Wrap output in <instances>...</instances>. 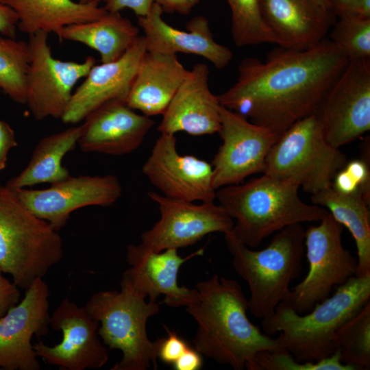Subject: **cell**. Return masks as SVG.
Instances as JSON below:
<instances>
[{
  "mask_svg": "<svg viewBox=\"0 0 370 370\" xmlns=\"http://www.w3.org/2000/svg\"><path fill=\"white\" fill-rule=\"evenodd\" d=\"M30 59L27 42L0 34V89L19 104L26 103Z\"/></svg>",
  "mask_w": 370,
  "mask_h": 370,
  "instance_id": "f546056e",
  "label": "cell"
},
{
  "mask_svg": "<svg viewBox=\"0 0 370 370\" xmlns=\"http://www.w3.org/2000/svg\"><path fill=\"white\" fill-rule=\"evenodd\" d=\"M50 325L61 331L62 341L54 346L38 341L33 345L38 357L63 370L102 368L109 360L108 349L99 338V322L86 307L64 298L55 309Z\"/></svg>",
  "mask_w": 370,
  "mask_h": 370,
  "instance_id": "5bb4252c",
  "label": "cell"
},
{
  "mask_svg": "<svg viewBox=\"0 0 370 370\" xmlns=\"http://www.w3.org/2000/svg\"><path fill=\"white\" fill-rule=\"evenodd\" d=\"M20 297L19 287L5 278L0 269V319L18 304Z\"/></svg>",
  "mask_w": 370,
  "mask_h": 370,
  "instance_id": "d590c367",
  "label": "cell"
},
{
  "mask_svg": "<svg viewBox=\"0 0 370 370\" xmlns=\"http://www.w3.org/2000/svg\"><path fill=\"white\" fill-rule=\"evenodd\" d=\"M139 29L119 12H107L97 19L62 28L60 40L82 43L97 51L101 63L121 57L139 36Z\"/></svg>",
  "mask_w": 370,
  "mask_h": 370,
  "instance_id": "484cf974",
  "label": "cell"
},
{
  "mask_svg": "<svg viewBox=\"0 0 370 370\" xmlns=\"http://www.w3.org/2000/svg\"><path fill=\"white\" fill-rule=\"evenodd\" d=\"M248 370H354L341 362L338 355L331 356L315 362H300L283 349L259 352Z\"/></svg>",
  "mask_w": 370,
  "mask_h": 370,
  "instance_id": "d6a6232c",
  "label": "cell"
},
{
  "mask_svg": "<svg viewBox=\"0 0 370 370\" xmlns=\"http://www.w3.org/2000/svg\"><path fill=\"white\" fill-rule=\"evenodd\" d=\"M222 144L212 161L213 185L219 188L241 184L262 173L266 158L279 136L237 113L220 108Z\"/></svg>",
  "mask_w": 370,
  "mask_h": 370,
  "instance_id": "4fadbf2b",
  "label": "cell"
},
{
  "mask_svg": "<svg viewBox=\"0 0 370 370\" xmlns=\"http://www.w3.org/2000/svg\"><path fill=\"white\" fill-rule=\"evenodd\" d=\"M99 323L98 334L110 349L122 352L121 360L111 370L157 369L161 338L151 341L147 332L149 317L159 312L156 301H147L136 293L121 288L120 291H99L85 305Z\"/></svg>",
  "mask_w": 370,
  "mask_h": 370,
  "instance_id": "ba28073f",
  "label": "cell"
},
{
  "mask_svg": "<svg viewBox=\"0 0 370 370\" xmlns=\"http://www.w3.org/2000/svg\"><path fill=\"white\" fill-rule=\"evenodd\" d=\"M63 256L58 232L30 212L14 189L0 186V269L27 290Z\"/></svg>",
  "mask_w": 370,
  "mask_h": 370,
  "instance_id": "8992f818",
  "label": "cell"
},
{
  "mask_svg": "<svg viewBox=\"0 0 370 370\" xmlns=\"http://www.w3.org/2000/svg\"><path fill=\"white\" fill-rule=\"evenodd\" d=\"M349 59L325 38L303 49L278 47L264 62L243 59L236 82L218 95L220 104L279 136L314 112Z\"/></svg>",
  "mask_w": 370,
  "mask_h": 370,
  "instance_id": "6da1fadb",
  "label": "cell"
},
{
  "mask_svg": "<svg viewBox=\"0 0 370 370\" xmlns=\"http://www.w3.org/2000/svg\"><path fill=\"white\" fill-rule=\"evenodd\" d=\"M224 237L234 269L248 284L249 310L261 320L269 318L301 272L305 248L301 224L288 225L278 232L260 250L247 247L231 232Z\"/></svg>",
  "mask_w": 370,
  "mask_h": 370,
  "instance_id": "5b68a950",
  "label": "cell"
},
{
  "mask_svg": "<svg viewBox=\"0 0 370 370\" xmlns=\"http://www.w3.org/2000/svg\"><path fill=\"white\" fill-rule=\"evenodd\" d=\"M16 146L14 131L7 122L0 119V171L6 166L9 151Z\"/></svg>",
  "mask_w": 370,
  "mask_h": 370,
  "instance_id": "74e56055",
  "label": "cell"
},
{
  "mask_svg": "<svg viewBox=\"0 0 370 370\" xmlns=\"http://www.w3.org/2000/svg\"><path fill=\"white\" fill-rule=\"evenodd\" d=\"M209 69L197 63L174 95L158 127L161 134L184 132L192 136L219 133L221 129L218 96L209 87Z\"/></svg>",
  "mask_w": 370,
  "mask_h": 370,
  "instance_id": "44dd1931",
  "label": "cell"
},
{
  "mask_svg": "<svg viewBox=\"0 0 370 370\" xmlns=\"http://www.w3.org/2000/svg\"><path fill=\"white\" fill-rule=\"evenodd\" d=\"M80 134L81 125L43 137L34 148L26 167L6 185L16 190L42 183L53 184L70 177L62 160L75 148Z\"/></svg>",
  "mask_w": 370,
  "mask_h": 370,
  "instance_id": "83f0119b",
  "label": "cell"
},
{
  "mask_svg": "<svg viewBox=\"0 0 370 370\" xmlns=\"http://www.w3.org/2000/svg\"><path fill=\"white\" fill-rule=\"evenodd\" d=\"M334 345L342 363L370 369V301L340 328Z\"/></svg>",
  "mask_w": 370,
  "mask_h": 370,
  "instance_id": "f1b7e54d",
  "label": "cell"
},
{
  "mask_svg": "<svg viewBox=\"0 0 370 370\" xmlns=\"http://www.w3.org/2000/svg\"><path fill=\"white\" fill-rule=\"evenodd\" d=\"M202 363L201 354L189 347L173 365L175 370H198Z\"/></svg>",
  "mask_w": 370,
  "mask_h": 370,
  "instance_id": "ab89813d",
  "label": "cell"
},
{
  "mask_svg": "<svg viewBox=\"0 0 370 370\" xmlns=\"http://www.w3.org/2000/svg\"><path fill=\"white\" fill-rule=\"evenodd\" d=\"M370 301V274L353 276L308 312L297 313L281 302L274 313L262 320L264 333H280V349L300 362H315L334 352L340 328Z\"/></svg>",
  "mask_w": 370,
  "mask_h": 370,
  "instance_id": "277c9868",
  "label": "cell"
},
{
  "mask_svg": "<svg viewBox=\"0 0 370 370\" xmlns=\"http://www.w3.org/2000/svg\"><path fill=\"white\" fill-rule=\"evenodd\" d=\"M321 7L329 10L330 9V4L328 0H314Z\"/></svg>",
  "mask_w": 370,
  "mask_h": 370,
  "instance_id": "f6af8a7d",
  "label": "cell"
},
{
  "mask_svg": "<svg viewBox=\"0 0 370 370\" xmlns=\"http://www.w3.org/2000/svg\"><path fill=\"white\" fill-rule=\"evenodd\" d=\"M104 9L108 12H119L131 9L138 17L146 16L151 10L154 0H103Z\"/></svg>",
  "mask_w": 370,
  "mask_h": 370,
  "instance_id": "8d00e7d4",
  "label": "cell"
},
{
  "mask_svg": "<svg viewBox=\"0 0 370 370\" xmlns=\"http://www.w3.org/2000/svg\"><path fill=\"white\" fill-rule=\"evenodd\" d=\"M49 296L48 285L38 278L25 290L23 299L0 319V369H40L32 338L48 333Z\"/></svg>",
  "mask_w": 370,
  "mask_h": 370,
  "instance_id": "e0dca14e",
  "label": "cell"
},
{
  "mask_svg": "<svg viewBox=\"0 0 370 370\" xmlns=\"http://www.w3.org/2000/svg\"><path fill=\"white\" fill-rule=\"evenodd\" d=\"M325 137L340 148L370 130V58L349 60L316 111Z\"/></svg>",
  "mask_w": 370,
  "mask_h": 370,
  "instance_id": "30bf717a",
  "label": "cell"
},
{
  "mask_svg": "<svg viewBox=\"0 0 370 370\" xmlns=\"http://www.w3.org/2000/svg\"><path fill=\"white\" fill-rule=\"evenodd\" d=\"M199 0H154L166 12L188 14Z\"/></svg>",
  "mask_w": 370,
  "mask_h": 370,
  "instance_id": "b9f144b4",
  "label": "cell"
},
{
  "mask_svg": "<svg viewBox=\"0 0 370 370\" xmlns=\"http://www.w3.org/2000/svg\"><path fill=\"white\" fill-rule=\"evenodd\" d=\"M162 12L161 7L154 2L146 16L138 17L147 51L197 55L208 60L217 69H223L230 64L232 51L214 40L206 17L193 18L187 23L186 30H181L166 23L162 17Z\"/></svg>",
  "mask_w": 370,
  "mask_h": 370,
  "instance_id": "7402d4cb",
  "label": "cell"
},
{
  "mask_svg": "<svg viewBox=\"0 0 370 370\" xmlns=\"http://www.w3.org/2000/svg\"><path fill=\"white\" fill-rule=\"evenodd\" d=\"M16 13L17 28L32 35L38 32L58 35L63 27L99 18L107 11L101 0H3Z\"/></svg>",
  "mask_w": 370,
  "mask_h": 370,
  "instance_id": "d4e9b609",
  "label": "cell"
},
{
  "mask_svg": "<svg viewBox=\"0 0 370 370\" xmlns=\"http://www.w3.org/2000/svg\"><path fill=\"white\" fill-rule=\"evenodd\" d=\"M262 18L280 47L303 49L323 40L336 16L314 0H260Z\"/></svg>",
  "mask_w": 370,
  "mask_h": 370,
  "instance_id": "603a6c76",
  "label": "cell"
},
{
  "mask_svg": "<svg viewBox=\"0 0 370 370\" xmlns=\"http://www.w3.org/2000/svg\"><path fill=\"white\" fill-rule=\"evenodd\" d=\"M23 204L59 232L71 214L82 208L108 207L121 197L122 188L113 175L70 176L45 189L15 190Z\"/></svg>",
  "mask_w": 370,
  "mask_h": 370,
  "instance_id": "9a60e30c",
  "label": "cell"
},
{
  "mask_svg": "<svg viewBox=\"0 0 370 370\" xmlns=\"http://www.w3.org/2000/svg\"><path fill=\"white\" fill-rule=\"evenodd\" d=\"M299 189L295 184L262 174L245 184L218 188L216 199L235 220L232 234L253 249L288 225L319 221L329 213L303 201Z\"/></svg>",
  "mask_w": 370,
  "mask_h": 370,
  "instance_id": "3957f363",
  "label": "cell"
},
{
  "mask_svg": "<svg viewBox=\"0 0 370 370\" xmlns=\"http://www.w3.org/2000/svg\"><path fill=\"white\" fill-rule=\"evenodd\" d=\"M188 71L175 54L147 51L138 66L127 104L149 117L162 115Z\"/></svg>",
  "mask_w": 370,
  "mask_h": 370,
  "instance_id": "cb8c5ba5",
  "label": "cell"
},
{
  "mask_svg": "<svg viewBox=\"0 0 370 370\" xmlns=\"http://www.w3.org/2000/svg\"><path fill=\"white\" fill-rule=\"evenodd\" d=\"M356 16L362 18H370V0H358Z\"/></svg>",
  "mask_w": 370,
  "mask_h": 370,
  "instance_id": "ee69618b",
  "label": "cell"
},
{
  "mask_svg": "<svg viewBox=\"0 0 370 370\" xmlns=\"http://www.w3.org/2000/svg\"><path fill=\"white\" fill-rule=\"evenodd\" d=\"M84 121L77 143L80 149L112 156L127 154L138 149L155 123L121 100L105 103Z\"/></svg>",
  "mask_w": 370,
  "mask_h": 370,
  "instance_id": "ffe728a7",
  "label": "cell"
},
{
  "mask_svg": "<svg viewBox=\"0 0 370 370\" xmlns=\"http://www.w3.org/2000/svg\"><path fill=\"white\" fill-rule=\"evenodd\" d=\"M175 134H161L142 168L143 173L163 195L175 199L214 202L213 169L210 163L177 150Z\"/></svg>",
  "mask_w": 370,
  "mask_h": 370,
  "instance_id": "2e32d148",
  "label": "cell"
},
{
  "mask_svg": "<svg viewBox=\"0 0 370 370\" xmlns=\"http://www.w3.org/2000/svg\"><path fill=\"white\" fill-rule=\"evenodd\" d=\"M329 39L349 60L370 58V18L339 16L331 28Z\"/></svg>",
  "mask_w": 370,
  "mask_h": 370,
  "instance_id": "1f68e13d",
  "label": "cell"
},
{
  "mask_svg": "<svg viewBox=\"0 0 370 370\" xmlns=\"http://www.w3.org/2000/svg\"><path fill=\"white\" fill-rule=\"evenodd\" d=\"M331 186L343 194H351L360 188L344 168L336 173Z\"/></svg>",
  "mask_w": 370,
  "mask_h": 370,
  "instance_id": "60d3db41",
  "label": "cell"
},
{
  "mask_svg": "<svg viewBox=\"0 0 370 370\" xmlns=\"http://www.w3.org/2000/svg\"><path fill=\"white\" fill-rule=\"evenodd\" d=\"M90 0H79V2H82V3H86L87 1H88Z\"/></svg>",
  "mask_w": 370,
  "mask_h": 370,
  "instance_id": "bcb514c9",
  "label": "cell"
},
{
  "mask_svg": "<svg viewBox=\"0 0 370 370\" xmlns=\"http://www.w3.org/2000/svg\"><path fill=\"white\" fill-rule=\"evenodd\" d=\"M148 196L158 204L160 218L141 234L140 245L147 250L178 249L195 244L209 234H225L232 230L234 221L221 205L195 204L152 191Z\"/></svg>",
  "mask_w": 370,
  "mask_h": 370,
  "instance_id": "7c38bea8",
  "label": "cell"
},
{
  "mask_svg": "<svg viewBox=\"0 0 370 370\" xmlns=\"http://www.w3.org/2000/svg\"><path fill=\"white\" fill-rule=\"evenodd\" d=\"M311 201L325 208L352 234L357 249L356 276L370 274V198L361 188L351 194H343L330 186L312 195Z\"/></svg>",
  "mask_w": 370,
  "mask_h": 370,
  "instance_id": "4316f807",
  "label": "cell"
},
{
  "mask_svg": "<svg viewBox=\"0 0 370 370\" xmlns=\"http://www.w3.org/2000/svg\"><path fill=\"white\" fill-rule=\"evenodd\" d=\"M346 163L345 155L327 140L313 112L278 137L268 153L262 173L295 184L312 195L330 188L334 175Z\"/></svg>",
  "mask_w": 370,
  "mask_h": 370,
  "instance_id": "52a82bcc",
  "label": "cell"
},
{
  "mask_svg": "<svg viewBox=\"0 0 370 370\" xmlns=\"http://www.w3.org/2000/svg\"><path fill=\"white\" fill-rule=\"evenodd\" d=\"M227 1L232 11L231 32L236 46L276 44L274 36L262 18L260 0Z\"/></svg>",
  "mask_w": 370,
  "mask_h": 370,
  "instance_id": "4dcf8cb0",
  "label": "cell"
},
{
  "mask_svg": "<svg viewBox=\"0 0 370 370\" xmlns=\"http://www.w3.org/2000/svg\"><path fill=\"white\" fill-rule=\"evenodd\" d=\"M49 34L38 32L29 36L30 63L27 77L26 103L34 119H61L77 82L96 64L88 56L82 62L53 57Z\"/></svg>",
  "mask_w": 370,
  "mask_h": 370,
  "instance_id": "8fae6325",
  "label": "cell"
},
{
  "mask_svg": "<svg viewBox=\"0 0 370 370\" xmlns=\"http://www.w3.org/2000/svg\"><path fill=\"white\" fill-rule=\"evenodd\" d=\"M147 52L144 36H139L119 59L95 64L73 92L61 117L63 123L77 124L112 100L126 101L140 63Z\"/></svg>",
  "mask_w": 370,
  "mask_h": 370,
  "instance_id": "d6986e66",
  "label": "cell"
},
{
  "mask_svg": "<svg viewBox=\"0 0 370 370\" xmlns=\"http://www.w3.org/2000/svg\"><path fill=\"white\" fill-rule=\"evenodd\" d=\"M330 11L339 16L356 15V10L358 0H328Z\"/></svg>",
  "mask_w": 370,
  "mask_h": 370,
  "instance_id": "7bdbcfd3",
  "label": "cell"
},
{
  "mask_svg": "<svg viewBox=\"0 0 370 370\" xmlns=\"http://www.w3.org/2000/svg\"><path fill=\"white\" fill-rule=\"evenodd\" d=\"M319 222L304 230L308 272L282 301L299 314L310 312L358 270L357 258L342 243L343 226L330 213Z\"/></svg>",
  "mask_w": 370,
  "mask_h": 370,
  "instance_id": "9c48e42d",
  "label": "cell"
},
{
  "mask_svg": "<svg viewBox=\"0 0 370 370\" xmlns=\"http://www.w3.org/2000/svg\"><path fill=\"white\" fill-rule=\"evenodd\" d=\"M203 254V248L182 257L175 248L156 252L140 244H130L127 247L126 260L131 267L123 273L121 287L151 301H156L163 295L162 303L168 306L186 307L198 300L199 293L196 288L180 286L177 275L184 262Z\"/></svg>",
  "mask_w": 370,
  "mask_h": 370,
  "instance_id": "ac0fdd59",
  "label": "cell"
},
{
  "mask_svg": "<svg viewBox=\"0 0 370 370\" xmlns=\"http://www.w3.org/2000/svg\"><path fill=\"white\" fill-rule=\"evenodd\" d=\"M164 327L168 336L161 338L158 357L164 363L173 365L190 346L174 330Z\"/></svg>",
  "mask_w": 370,
  "mask_h": 370,
  "instance_id": "836d02e7",
  "label": "cell"
},
{
  "mask_svg": "<svg viewBox=\"0 0 370 370\" xmlns=\"http://www.w3.org/2000/svg\"><path fill=\"white\" fill-rule=\"evenodd\" d=\"M365 158L355 159L347 162L343 167L363 190L366 196L370 198V169H369V151L365 146Z\"/></svg>",
  "mask_w": 370,
  "mask_h": 370,
  "instance_id": "e575fe53",
  "label": "cell"
},
{
  "mask_svg": "<svg viewBox=\"0 0 370 370\" xmlns=\"http://www.w3.org/2000/svg\"><path fill=\"white\" fill-rule=\"evenodd\" d=\"M18 21L14 11L0 0V34L16 38Z\"/></svg>",
  "mask_w": 370,
  "mask_h": 370,
  "instance_id": "f35d334b",
  "label": "cell"
},
{
  "mask_svg": "<svg viewBox=\"0 0 370 370\" xmlns=\"http://www.w3.org/2000/svg\"><path fill=\"white\" fill-rule=\"evenodd\" d=\"M196 288L198 300L185 308L197 323L193 344L201 355L243 370L259 352L280 349L278 338L249 319L248 300L238 282L215 274Z\"/></svg>",
  "mask_w": 370,
  "mask_h": 370,
  "instance_id": "7a4b0ae2",
  "label": "cell"
}]
</instances>
